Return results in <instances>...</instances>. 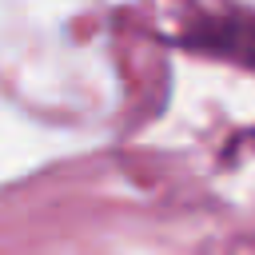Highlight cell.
Returning <instances> with one entry per match:
<instances>
[{"label":"cell","instance_id":"cell-2","mask_svg":"<svg viewBox=\"0 0 255 255\" xmlns=\"http://www.w3.org/2000/svg\"><path fill=\"white\" fill-rule=\"evenodd\" d=\"M247 143H251V151H255V128H251V135H247Z\"/></svg>","mask_w":255,"mask_h":255},{"label":"cell","instance_id":"cell-1","mask_svg":"<svg viewBox=\"0 0 255 255\" xmlns=\"http://www.w3.org/2000/svg\"><path fill=\"white\" fill-rule=\"evenodd\" d=\"M195 44L203 52H219L227 60H239V64H251L255 68V20H211Z\"/></svg>","mask_w":255,"mask_h":255}]
</instances>
